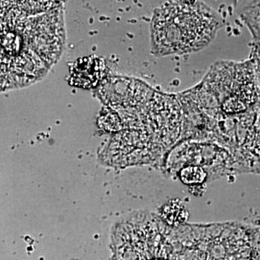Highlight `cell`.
Instances as JSON below:
<instances>
[{"label": "cell", "instance_id": "6da1fadb", "mask_svg": "<svg viewBox=\"0 0 260 260\" xmlns=\"http://www.w3.org/2000/svg\"><path fill=\"white\" fill-rule=\"evenodd\" d=\"M64 43L59 2L0 1V90L41 79Z\"/></svg>", "mask_w": 260, "mask_h": 260}, {"label": "cell", "instance_id": "7a4b0ae2", "mask_svg": "<svg viewBox=\"0 0 260 260\" xmlns=\"http://www.w3.org/2000/svg\"><path fill=\"white\" fill-rule=\"evenodd\" d=\"M220 19L199 2H174L155 10L151 23L153 52L156 56L201 50L213 40Z\"/></svg>", "mask_w": 260, "mask_h": 260}, {"label": "cell", "instance_id": "3957f363", "mask_svg": "<svg viewBox=\"0 0 260 260\" xmlns=\"http://www.w3.org/2000/svg\"><path fill=\"white\" fill-rule=\"evenodd\" d=\"M114 78L104 82L100 88L101 98L108 105L116 108L134 107L151 92L148 86L138 80Z\"/></svg>", "mask_w": 260, "mask_h": 260}, {"label": "cell", "instance_id": "277c9868", "mask_svg": "<svg viewBox=\"0 0 260 260\" xmlns=\"http://www.w3.org/2000/svg\"><path fill=\"white\" fill-rule=\"evenodd\" d=\"M104 62L96 57H88L78 60L72 74L75 85L90 88L99 81L104 71Z\"/></svg>", "mask_w": 260, "mask_h": 260}, {"label": "cell", "instance_id": "5b68a950", "mask_svg": "<svg viewBox=\"0 0 260 260\" xmlns=\"http://www.w3.org/2000/svg\"><path fill=\"white\" fill-rule=\"evenodd\" d=\"M164 219L170 224H176L179 225L184 223L187 219V213L184 209L183 205H179L177 203H170V204L167 205L164 208V211L162 212Z\"/></svg>", "mask_w": 260, "mask_h": 260}, {"label": "cell", "instance_id": "8992f818", "mask_svg": "<svg viewBox=\"0 0 260 260\" xmlns=\"http://www.w3.org/2000/svg\"><path fill=\"white\" fill-rule=\"evenodd\" d=\"M205 173L201 168L189 167L183 169L181 173L182 181L186 184L201 182L205 179Z\"/></svg>", "mask_w": 260, "mask_h": 260}, {"label": "cell", "instance_id": "52a82bcc", "mask_svg": "<svg viewBox=\"0 0 260 260\" xmlns=\"http://www.w3.org/2000/svg\"><path fill=\"white\" fill-rule=\"evenodd\" d=\"M151 260H166V259H158V258H155V259H151Z\"/></svg>", "mask_w": 260, "mask_h": 260}]
</instances>
